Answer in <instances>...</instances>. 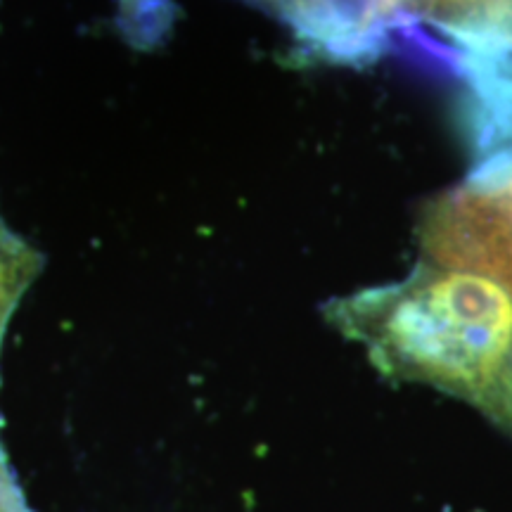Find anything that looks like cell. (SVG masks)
Segmentation results:
<instances>
[{"instance_id":"obj_2","label":"cell","mask_w":512,"mask_h":512,"mask_svg":"<svg viewBox=\"0 0 512 512\" xmlns=\"http://www.w3.org/2000/svg\"><path fill=\"white\" fill-rule=\"evenodd\" d=\"M318 60L363 64L425 50L456 72L470 55H512V0H247Z\"/></svg>"},{"instance_id":"obj_1","label":"cell","mask_w":512,"mask_h":512,"mask_svg":"<svg viewBox=\"0 0 512 512\" xmlns=\"http://www.w3.org/2000/svg\"><path fill=\"white\" fill-rule=\"evenodd\" d=\"M384 377L470 403L512 437V292L486 275L422 261L399 283L325 304Z\"/></svg>"},{"instance_id":"obj_3","label":"cell","mask_w":512,"mask_h":512,"mask_svg":"<svg viewBox=\"0 0 512 512\" xmlns=\"http://www.w3.org/2000/svg\"><path fill=\"white\" fill-rule=\"evenodd\" d=\"M41 271V256L0 216V339L22 294Z\"/></svg>"}]
</instances>
